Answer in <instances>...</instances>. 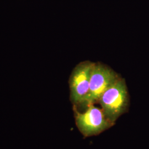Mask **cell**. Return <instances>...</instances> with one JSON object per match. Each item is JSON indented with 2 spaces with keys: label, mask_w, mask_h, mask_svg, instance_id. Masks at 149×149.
Masks as SVG:
<instances>
[{
  "label": "cell",
  "mask_w": 149,
  "mask_h": 149,
  "mask_svg": "<svg viewBox=\"0 0 149 149\" xmlns=\"http://www.w3.org/2000/svg\"><path fill=\"white\" fill-rule=\"evenodd\" d=\"M98 102L107 118L113 124L128 111L129 96L125 80L119 78L101 96Z\"/></svg>",
  "instance_id": "6da1fadb"
},
{
  "label": "cell",
  "mask_w": 149,
  "mask_h": 149,
  "mask_svg": "<svg viewBox=\"0 0 149 149\" xmlns=\"http://www.w3.org/2000/svg\"><path fill=\"white\" fill-rule=\"evenodd\" d=\"M73 110L76 125L85 138L99 135L114 125L107 118L102 109L94 104L89 105L84 112H79L75 106Z\"/></svg>",
  "instance_id": "7a4b0ae2"
},
{
  "label": "cell",
  "mask_w": 149,
  "mask_h": 149,
  "mask_svg": "<svg viewBox=\"0 0 149 149\" xmlns=\"http://www.w3.org/2000/svg\"><path fill=\"white\" fill-rule=\"evenodd\" d=\"M119 78L118 74L109 68L96 63L91 74L88 93L80 106L86 108L98 102L102 94Z\"/></svg>",
  "instance_id": "3957f363"
},
{
  "label": "cell",
  "mask_w": 149,
  "mask_h": 149,
  "mask_svg": "<svg viewBox=\"0 0 149 149\" xmlns=\"http://www.w3.org/2000/svg\"><path fill=\"white\" fill-rule=\"evenodd\" d=\"M96 63L86 61L78 64L70 77V100L74 106H81L87 96L92 69Z\"/></svg>",
  "instance_id": "277c9868"
}]
</instances>
